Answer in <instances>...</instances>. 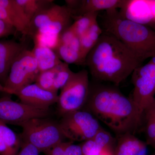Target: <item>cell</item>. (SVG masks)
<instances>
[{
    "mask_svg": "<svg viewBox=\"0 0 155 155\" xmlns=\"http://www.w3.org/2000/svg\"></svg>",
    "mask_w": 155,
    "mask_h": 155,
    "instance_id": "cell-37",
    "label": "cell"
},
{
    "mask_svg": "<svg viewBox=\"0 0 155 155\" xmlns=\"http://www.w3.org/2000/svg\"><path fill=\"white\" fill-rule=\"evenodd\" d=\"M114 155H147L146 145L134 134L117 136Z\"/></svg>",
    "mask_w": 155,
    "mask_h": 155,
    "instance_id": "cell-16",
    "label": "cell"
},
{
    "mask_svg": "<svg viewBox=\"0 0 155 155\" xmlns=\"http://www.w3.org/2000/svg\"><path fill=\"white\" fill-rule=\"evenodd\" d=\"M152 106H153V107H154L155 108V98L154 99V100L153 102L152 105Z\"/></svg>",
    "mask_w": 155,
    "mask_h": 155,
    "instance_id": "cell-36",
    "label": "cell"
},
{
    "mask_svg": "<svg viewBox=\"0 0 155 155\" xmlns=\"http://www.w3.org/2000/svg\"><path fill=\"white\" fill-rule=\"evenodd\" d=\"M0 92L5 93L9 94L8 91L7 90V89L5 87V86L0 83Z\"/></svg>",
    "mask_w": 155,
    "mask_h": 155,
    "instance_id": "cell-34",
    "label": "cell"
},
{
    "mask_svg": "<svg viewBox=\"0 0 155 155\" xmlns=\"http://www.w3.org/2000/svg\"><path fill=\"white\" fill-rule=\"evenodd\" d=\"M55 51L60 60L66 64L83 65L79 38L70 27L60 35V43Z\"/></svg>",
    "mask_w": 155,
    "mask_h": 155,
    "instance_id": "cell-12",
    "label": "cell"
},
{
    "mask_svg": "<svg viewBox=\"0 0 155 155\" xmlns=\"http://www.w3.org/2000/svg\"><path fill=\"white\" fill-rule=\"evenodd\" d=\"M39 150L32 144L22 141L17 155H39Z\"/></svg>",
    "mask_w": 155,
    "mask_h": 155,
    "instance_id": "cell-30",
    "label": "cell"
},
{
    "mask_svg": "<svg viewBox=\"0 0 155 155\" xmlns=\"http://www.w3.org/2000/svg\"><path fill=\"white\" fill-rule=\"evenodd\" d=\"M121 10V14L130 20L146 25L154 23L149 1L127 0Z\"/></svg>",
    "mask_w": 155,
    "mask_h": 155,
    "instance_id": "cell-15",
    "label": "cell"
},
{
    "mask_svg": "<svg viewBox=\"0 0 155 155\" xmlns=\"http://www.w3.org/2000/svg\"><path fill=\"white\" fill-rule=\"evenodd\" d=\"M127 0H81L66 1V6L71 13L72 18L90 13L100 12L122 9Z\"/></svg>",
    "mask_w": 155,
    "mask_h": 155,
    "instance_id": "cell-11",
    "label": "cell"
},
{
    "mask_svg": "<svg viewBox=\"0 0 155 155\" xmlns=\"http://www.w3.org/2000/svg\"><path fill=\"white\" fill-rule=\"evenodd\" d=\"M103 31L120 41L143 62L155 56V30L126 18L117 10L105 11Z\"/></svg>",
    "mask_w": 155,
    "mask_h": 155,
    "instance_id": "cell-3",
    "label": "cell"
},
{
    "mask_svg": "<svg viewBox=\"0 0 155 155\" xmlns=\"http://www.w3.org/2000/svg\"><path fill=\"white\" fill-rule=\"evenodd\" d=\"M60 35L37 33L33 37L34 43L52 49L55 51L60 43Z\"/></svg>",
    "mask_w": 155,
    "mask_h": 155,
    "instance_id": "cell-28",
    "label": "cell"
},
{
    "mask_svg": "<svg viewBox=\"0 0 155 155\" xmlns=\"http://www.w3.org/2000/svg\"><path fill=\"white\" fill-rule=\"evenodd\" d=\"M99 12L87 13L75 19L70 28L79 38L89 29L92 25L97 20Z\"/></svg>",
    "mask_w": 155,
    "mask_h": 155,
    "instance_id": "cell-23",
    "label": "cell"
},
{
    "mask_svg": "<svg viewBox=\"0 0 155 155\" xmlns=\"http://www.w3.org/2000/svg\"><path fill=\"white\" fill-rule=\"evenodd\" d=\"M69 142L63 141L56 145L44 153L45 155H64Z\"/></svg>",
    "mask_w": 155,
    "mask_h": 155,
    "instance_id": "cell-32",
    "label": "cell"
},
{
    "mask_svg": "<svg viewBox=\"0 0 155 155\" xmlns=\"http://www.w3.org/2000/svg\"><path fill=\"white\" fill-rule=\"evenodd\" d=\"M90 88L88 72L83 69L74 72L58 95V109L61 116L81 110L88 99Z\"/></svg>",
    "mask_w": 155,
    "mask_h": 155,
    "instance_id": "cell-5",
    "label": "cell"
},
{
    "mask_svg": "<svg viewBox=\"0 0 155 155\" xmlns=\"http://www.w3.org/2000/svg\"><path fill=\"white\" fill-rule=\"evenodd\" d=\"M80 146L83 155H99L108 151L103 149L93 138L83 142Z\"/></svg>",
    "mask_w": 155,
    "mask_h": 155,
    "instance_id": "cell-29",
    "label": "cell"
},
{
    "mask_svg": "<svg viewBox=\"0 0 155 155\" xmlns=\"http://www.w3.org/2000/svg\"><path fill=\"white\" fill-rule=\"evenodd\" d=\"M74 72L69 68V64L62 61L57 67L53 91L58 93L62 89L71 79Z\"/></svg>",
    "mask_w": 155,
    "mask_h": 155,
    "instance_id": "cell-24",
    "label": "cell"
},
{
    "mask_svg": "<svg viewBox=\"0 0 155 155\" xmlns=\"http://www.w3.org/2000/svg\"><path fill=\"white\" fill-rule=\"evenodd\" d=\"M31 51L36 59L40 72L54 68L62 62L54 50L47 47L35 44Z\"/></svg>",
    "mask_w": 155,
    "mask_h": 155,
    "instance_id": "cell-19",
    "label": "cell"
},
{
    "mask_svg": "<svg viewBox=\"0 0 155 155\" xmlns=\"http://www.w3.org/2000/svg\"><path fill=\"white\" fill-rule=\"evenodd\" d=\"M103 33L102 28L97 20L86 33L79 38L81 55L83 64H85L87 55L96 45Z\"/></svg>",
    "mask_w": 155,
    "mask_h": 155,
    "instance_id": "cell-20",
    "label": "cell"
},
{
    "mask_svg": "<svg viewBox=\"0 0 155 155\" xmlns=\"http://www.w3.org/2000/svg\"><path fill=\"white\" fill-rule=\"evenodd\" d=\"M14 95L21 102L43 109H49L50 106L57 104L58 99V93L45 90L35 83L24 87Z\"/></svg>",
    "mask_w": 155,
    "mask_h": 155,
    "instance_id": "cell-10",
    "label": "cell"
},
{
    "mask_svg": "<svg viewBox=\"0 0 155 155\" xmlns=\"http://www.w3.org/2000/svg\"><path fill=\"white\" fill-rule=\"evenodd\" d=\"M29 26L32 18L39 11L53 5L51 0H16Z\"/></svg>",
    "mask_w": 155,
    "mask_h": 155,
    "instance_id": "cell-22",
    "label": "cell"
},
{
    "mask_svg": "<svg viewBox=\"0 0 155 155\" xmlns=\"http://www.w3.org/2000/svg\"><path fill=\"white\" fill-rule=\"evenodd\" d=\"M93 139L103 149L114 153L116 139L114 138L110 132L103 129L102 127L100 128Z\"/></svg>",
    "mask_w": 155,
    "mask_h": 155,
    "instance_id": "cell-26",
    "label": "cell"
},
{
    "mask_svg": "<svg viewBox=\"0 0 155 155\" xmlns=\"http://www.w3.org/2000/svg\"><path fill=\"white\" fill-rule=\"evenodd\" d=\"M99 155H114V153L110 151H106L102 153Z\"/></svg>",
    "mask_w": 155,
    "mask_h": 155,
    "instance_id": "cell-35",
    "label": "cell"
},
{
    "mask_svg": "<svg viewBox=\"0 0 155 155\" xmlns=\"http://www.w3.org/2000/svg\"><path fill=\"white\" fill-rule=\"evenodd\" d=\"M22 140L45 153L64 141L65 137L59 122L47 118H35L22 124Z\"/></svg>",
    "mask_w": 155,
    "mask_h": 155,
    "instance_id": "cell-4",
    "label": "cell"
},
{
    "mask_svg": "<svg viewBox=\"0 0 155 155\" xmlns=\"http://www.w3.org/2000/svg\"><path fill=\"white\" fill-rule=\"evenodd\" d=\"M49 109L37 108L12 100L10 96L0 97V120L7 125L21 126L35 118H47Z\"/></svg>",
    "mask_w": 155,
    "mask_h": 155,
    "instance_id": "cell-9",
    "label": "cell"
},
{
    "mask_svg": "<svg viewBox=\"0 0 155 155\" xmlns=\"http://www.w3.org/2000/svg\"><path fill=\"white\" fill-rule=\"evenodd\" d=\"M67 8L66 5H52L39 11L32 18L28 26V34L33 37L42 26L51 22Z\"/></svg>",
    "mask_w": 155,
    "mask_h": 155,
    "instance_id": "cell-18",
    "label": "cell"
},
{
    "mask_svg": "<svg viewBox=\"0 0 155 155\" xmlns=\"http://www.w3.org/2000/svg\"><path fill=\"white\" fill-rule=\"evenodd\" d=\"M0 19L14 26L17 31L28 35V23L16 0H0Z\"/></svg>",
    "mask_w": 155,
    "mask_h": 155,
    "instance_id": "cell-14",
    "label": "cell"
},
{
    "mask_svg": "<svg viewBox=\"0 0 155 155\" xmlns=\"http://www.w3.org/2000/svg\"><path fill=\"white\" fill-rule=\"evenodd\" d=\"M16 31L14 26L0 19V38L14 34Z\"/></svg>",
    "mask_w": 155,
    "mask_h": 155,
    "instance_id": "cell-31",
    "label": "cell"
},
{
    "mask_svg": "<svg viewBox=\"0 0 155 155\" xmlns=\"http://www.w3.org/2000/svg\"><path fill=\"white\" fill-rule=\"evenodd\" d=\"M85 105L98 120L105 124L116 135L134 134L143 118L132 99L113 86L98 85L90 88Z\"/></svg>",
    "mask_w": 155,
    "mask_h": 155,
    "instance_id": "cell-1",
    "label": "cell"
},
{
    "mask_svg": "<svg viewBox=\"0 0 155 155\" xmlns=\"http://www.w3.org/2000/svg\"><path fill=\"white\" fill-rule=\"evenodd\" d=\"M59 122L65 138L72 141L91 139L102 127L92 114L81 110L62 116Z\"/></svg>",
    "mask_w": 155,
    "mask_h": 155,
    "instance_id": "cell-6",
    "label": "cell"
},
{
    "mask_svg": "<svg viewBox=\"0 0 155 155\" xmlns=\"http://www.w3.org/2000/svg\"><path fill=\"white\" fill-rule=\"evenodd\" d=\"M25 49L23 44L13 40H0V83L4 86L13 62Z\"/></svg>",
    "mask_w": 155,
    "mask_h": 155,
    "instance_id": "cell-13",
    "label": "cell"
},
{
    "mask_svg": "<svg viewBox=\"0 0 155 155\" xmlns=\"http://www.w3.org/2000/svg\"><path fill=\"white\" fill-rule=\"evenodd\" d=\"M147 143L155 149V108L152 106L144 111Z\"/></svg>",
    "mask_w": 155,
    "mask_h": 155,
    "instance_id": "cell-25",
    "label": "cell"
},
{
    "mask_svg": "<svg viewBox=\"0 0 155 155\" xmlns=\"http://www.w3.org/2000/svg\"><path fill=\"white\" fill-rule=\"evenodd\" d=\"M22 143L21 136L0 120V155H17Z\"/></svg>",
    "mask_w": 155,
    "mask_h": 155,
    "instance_id": "cell-17",
    "label": "cell"
},
{
    "mask_svg": "<svg viewBox=\"0 0 155 155\" xmlns=\"http://www.w3.org/2000/svg\"><path fill=\"white\" fill-rule=\"evenodd\" d=\"M142 63L123 43L103 31L87 55L85 64L95 79L118 86Z\"/></svg>",
    "mask_w": 155,
    "mask_h": 155,
    "instance_id": "cell-2",
    "label": "cell"
},
{
    "mask_svg": "<svg viewBox=\"0 0 155 155\" xmlns=\"http://www.w3.org/2000/svg\"><path fill=\"white\" fill-rule=\"evenodd\" d=\"M39 72L36 59L31 51L26 49L13 62L4 86L9 95H14L24 87L34 83Z\"/></svg>",
    "mask_w": 155,
    "mask_h": 155,
    "instance_id": "cell-8",
    "label": "cell"
},
{
    "mask_svg": "<svg viewBox=\"0 0 155 155\" xmlns=\"http://www.w3.org/2000/svg\"><path fill=\"white\" fill-rule=\"evenodd\" d=\"M64 155H83L80 145L73 144L72 142H69Z\"/></svg>",
    "mask_w": 155,
    "mask_h": 155,
    "instance_id": "cell-33",
    "label": "cell"
},
{
    "mask_svg": "<svg viewBox=\"0 0 155 155\" xmlns=\"http://www.w3.org/2000/svg\"><path fill=\"white\" fill-rule=\"evenodd\" d=\"M131 80L134 88L131 98L143 114L155 98V56L134 70Z\"/></svg>",
    "mask_w": 155,
    "mask_h": 155,
    "instance_id": "cell-7",
    "label": "cell"
},
{
    "mask_svg": "<svg viewBox=\"0 0 155 155\" xmlns=\"http://www.w3.org/2000/svg\"><path fill=\"white\" fill-rule=\"evenodd\" d=\"M72 19L71 13L67 8V9L60 16L50 23L40 28L36 34L60 35L64 30L71 25L70 24Z\"/></svg>",
    "mask_w": 155,
    "mask_h": 155,
    "instance_id": "cell-21",
    "label": "cell"
},
{
    "mask_svg": "<svg viewBox=\"0 0 155 155\" xmlns=\"http://www.w3.org/2000/svg\"><path fill=\"white\" fill-rule=\"evenodd\" d=\"M57 67L51 69L40 72L37 77L35 83L41 88L53 91Z\"/></svg>",
    "mask_w": 155,
    "mask_h": 155,
    "instance_id": "cell-27",
    "label": "cell"
}]
</instances>
